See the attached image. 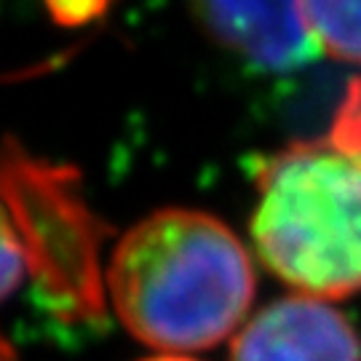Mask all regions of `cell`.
Masks as SVG:
<instances>
[{
	"mask_svg": "<svg viewBox=\"0 0 361 361\" xmlns=\"http://www.w3.org/2000/svg\"><path fill=\"white\" fill-rule=\"evenodd\" d=\"M255 286V265L238 235L193 209H164L137 222L107 268L121 324L166 353L207 350L233 335Z\"/></svg>",
	"mask_w": 361,
	"mask_h": 361,
	"instance_id": "obj_1",
	"label": "cell"
},
{
	"mask_svg": "<svg viewBox=\"0 0 361 361\" xmlns=\"http://www.w3.org/2000/svg\"><path fill=\"white\" fill-rule=\"evenodd\" d=\"M255 182L262 265L310 297L361 292V161L332 140L297 142L259 158Z\"/></svg>",
	"mask_w": 361,
	"mask_h": 361,
	"instance_id": "obj_2",
	"label": "cell"
},
{
	"mask_svg": "<svg viewBox=\"0 0 361 361\" xmlns=\"http://www.w3.org/2000/svg\"><path fill=\"white\" fill-rule=\"evenodd\" d=\"M0 201L22 235L46 305L67 322L102 319L99 246L107 228L83 201L75 171L0 142Z\"/></svg>",
	"mask_w": 361,
	"mask_h": 361,
	"instance_id": "obj_3",
	"label": "cell"
},
{
	"mask_svg": "<svg viewBox=\"0 0 361 361\" xmlns=\"http://www.w3.org/2000/svg\"><path fill=\"white\" fill-rule=\"evenodd\" d=\"M190 6L222 49L259 73H295L322 54L302 0H190Z\"/></svg>",
	"mask_w": 361,
	"mask_h": 361,
	"instance_id": "obj_4",
	"label": "cell"
},
{
	"mask_svg": "<svg viewBox=\"0 0 361 361\" xmlns=\"http://www.w3.org/2000/svg\"><path fill=\"white\" fill-rule=\"evenodd\" d=\"M356 329L326 300L281 297L233 337L231 361H359Z\"/></svg>",
	"mask_w": 361,
	"mask_h": 361,
	"instance_id": "obj_5",
	"label": "cell"
},
{
	"mask_svg": "<svg viewBox=\"0 0 361 361\" xmlns=\"http://www.w3.org/2000/svg\"><path fill=\"white\" fill-rule=\"evenodd\" d=\"M302 16L324 54L361 65V0H302Z\"/></svg>",
	"mask_w": 361,
	"mask_h": 361,
	"instance_id": "obj_6",
	"label": "cell"
},
{
	"mask_svg": "<svg viewBox=\"0 0 361 361\" xmlns=\"http://www.w3.org/2000/svg\"><path fill=\"white\" fill-rule=\"evenodd\" d=\"M27 273H30V259L22 235L16 231L8 209L0 201V300L13 295Z\"/></svg>",
	"mask_w": 361,
	"mask_h": 361,
	"instance_id": "obj_7",
	"label": "cell"
},
{
	"mask_svg": "<svg viewBox=\"0 0 361 361\" xmlns=\"http://www.w3.org/2000/svg\"><path fill=\"white\" fill-rule=\"evenodd\" d=\"M329 140L340 150H345L356 161H361V78L350 80L345 97H343V102L337 107Z\"/></svg>",
	"mask_w": 361,
	"mask_h": 361,
	"instance_id": "obj_8",
	"label": "cell"
},
{
	"mask_svg": "<svg viewBox=\"0 0 361 361\" xmlns=\"http://www.w3.org/2000/svg\"><path fill=\"white\" fill-rule=\"evenodd\" d=\"M110 0H46L49 11L62 25H86L107 11Z\"/></svg>",
	"mask_w": 361,
	"mask_h": 361,
	"instance_id": "obj_9",
	"label": "cell"
},
{
	"mask_svg": "<svg viewBox=\"0 0 361 361\" xmlns=\"http://www.w3.org/2000/svg\"><path fill=\"white\" fill-rule=\"evenodd\" d=\"M0 361H16V353L11 350V345L0 337Z\"/></svg>",
	"mask_w": 361,
	"mask_h": 361,
	"instance_id": "obj_10",
	"label": "cell"
},
{
	"mask_svg": "<svg viewBox=\"0 0 361 361\" xmlns=\"http://www.w3.org/2000/svg\"><path fill=\"white\" fill-rule=\"evenodd\" d=\"M145 361H193V359H185V356H155V359H145Z\"/></svg>",
	"mask_w": 361,
	"mask_h": 361,
	"instance_id": "obj_11",
	"label": "cell"
}]
</instances>
